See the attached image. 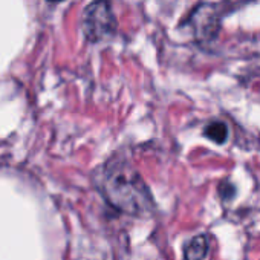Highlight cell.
I'll return each mask as SVG.
<instances>
[{
    "mask_svg": "<svg viewBox=\"0 0 260 260\" xmlns=\"http://www.w3.org/2000/svg\"><path fill=\"white\" fill-rule=\"evenodd\" d=\"M204 135L216 144H222L228 138V127L222 121H214L208 124L204 130Z\"/></svg>",
    "mask_w": 260,
    "mask_h": 260,
    "instance_id": "5",
    "label": "cell"
},
{
    "mask_svg": "<svg viewBox=\"0 0 260 260\" xmlns=\"http://www.w3.org/2000/svg\"><path fill=\"white\" fill-rule=\"evenodd\" d=\"M208 252V239L207 236H194L185 246L184 260H205Z\"/></svg>",
    "mask_w": 260,
    "mask_h": 260,
    "instance_id": "4",
    "label": "cell"
},
{
    "mask_svg": "<svg viewBox=\"0 0 260 260\" xmlns=\"http://www.w3.org/2000/svg\"><path fill=\"white\" fill-rule=\"evenodd\" d=\"M48 2H63V0H48Z\"/></svg>",
    "mask_w": 260,
    "mask_h": 260,
    "instance_id": "6",
    "label": "cell"
},
{
    "mask_svg": "<svg viewBox=\"0 0 260 260\" xmlns=\"http://www.w3.org/2000/svg\"><path fill=\"white\" fill-rule=\"evenodd\" d=\"M184 23L191 26L196 40L201 43H211L217 37L220 29L219 13L216 7L210 4L198 5Z\"/></svg>",
    "mask_w": 260,
    "mask_h": 260,
    "instance_id": "3",
    "label": "cell"
},
{
    "mask_svg": "<svg viewBox=\"0 0 260 260\" xmlns=\"http://www.w3.org/2000/svg\"><path fill=\"white\" fill-rule=\"evenodd\" d=\"M81 26L86 39L92 43L112 37L116 32V19L109 0H95L83 13Z\"/></svg>",
    "mask_w": 260,
    "mask_h": 260,
    "instance_id": "2",
    "label": "cell"
},
{
    "mask_svg": "<svg viewBox=\"0 0 260 260\" xmlns=\"http://www.w3.org/2000/svg\"><path fill=\"white\" fill-rule=\"evenodd\" d=\"M101 190L107 201L121 211L140 214L150 208V193L140 173L122 162H109L103 172Z\"/></svg>",
    "mask_w": 260,
    "mask_h": 260,
    "instance_id": "1",
    "label": "cell"
}]
</instances>
